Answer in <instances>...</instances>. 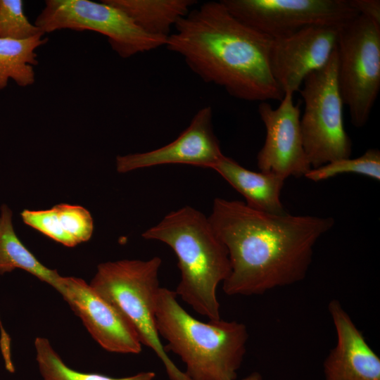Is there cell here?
Here are the masks:
<instances>
[{"label":"cell","mask_w":380,"mask_h":380,"mask_svg":"<svg viewBox=\"0 0 380 380\" xmlns=\"http://www.w3.org/2000/svg\"><path fill=\"white\" fill-rule=\"evenodd\" d=\"M208 220L225 246L228 296H255L303 280L314 247L334 224L331 217L272 214L245 202L217 198Z\"/></svg>","instance_id":"obj_1"},{"label":"cell","mask_w":380,"mask_h":380,"mask_svg":"<svg viewBox=\"0 0 380 380\" xmlns=\"http://www.w3.org/2000/svg\"><path fill=\"white\" fill-rule=\"evenodd\" d=\"M174 27L165 46L205 82L241 100L282 99L270 66L272 39L234 17L220 1L191 9Z\"/></svg>","instance_id":"obj_2"},{"label":"cell","mask_w":380,"mask_h":380,"mask_svg":"<svg viewBox=\"0 0 380 380\" xmlns=\"http://www.w3.org/2000/svg\"><path fill=\"white\" fill-rule=\"evenodd\" d=\"M141 236L165 243L175 253L181 274L177 296L209 320L221 319L217 289L231 266L227 250L208 217L186 205L167 214Z\"/></svg>","instance_id":"obj_3"},{"label":"cell","mask_w":380,"mask_h":380,"mask_svg":"<svg viewBox=\"0 0 380 380\" xmlns=\"http://www.w3.org/2000/svg\"><path fill=\"white\" fill-rule=\"evenodd\" d=\"M156 327L167 344L166 352L179 356L190 380H236L246 352L248 332L237 321L201 322L177 301L175 291L160 287Z\"/></svg>","instance_id":"obj_4"},{"label":"cell","mask_w":380,"mask_h":380,"mask_svg":"<svg viewBox=\"0 0 380 380\" xmlns=\"http://www.w3.org/2000/svg\"><path fill=\"white\" fill-rule=\"evenodd\" d=\"M161 264L158 256L102 262L89 285L132 326L141 344L160 360L170 380H190L168 356L156 327Z\"/></svg>","instance_id":"obj_5"},{"label":"cell","mask_w":380,"mask_h":380,"mask_svg":"<svg viewBox=\"0 0 380 380\" xmlns=\"http://www.w3.org/2000/svg\"><path fill=\"white\" fill-rule=\"evenodd\" d=\"M336 73L351 123L363 127L380 89V25L358 14L338 27Z\"/></svg>","instance_id":"obj_6"},{"label":"cell","mask_w":380,"mask_h":380,"mask_svg":"<svg viewBox=\"0 0 380 380\" xmlns=\"http://www.w3.org/2000/svg\"><path fill=\"white\" fill-rule=\"evenodd\" d=\"M336 65L335 49L328 63L310 73L299 89L304 103L300 120L303 144L312 168L350 158L352 152L344 127Z\"/></svg>","instance_id":"obj_7"},{"label":"cell","mask_w":380,"mask_h":380,"mask_svg":"<svg viewBox=\"0 0 380 380\" xmlns=\"http://www.w3.org/2000/svg\"><path fill=\"white\" fill-rule=\"evenodd\" d=\"M34 24L44 33L63 29L96 32L106 37L111 49L122 58L165 46L167 41L145 33L105 0H47Z\"/></svg>","instance_id":"obj_8"},{"label":"cell","mask_w":380,"mask_h":380,"mask_svg":"<svg viewBox=\"0 0 380 380\" xmlns=\"http://www.w3.org/2000/svg\"><path fill=\"white\" fill-rule=\"evenodd\" d=\"M246 25L277 39L310 26H340L358 15L349 0H221Z\"/></svg>","instance_id":"obj_9"},{"label":"cell","mask_w":380,"mask_h":380,"mask_svg":"<svg viewBox=\"0 0 380 380\" xmlns=\"http://www.w3.org/2000/svg\"><path fill=\"white\" fill-rule=\"evenodd\" d=\"M258 111L266 130L264 144L257 155L258 169L286 179L305 177L312 167L303 144L300 103H294L293 94L284 93L276 108L260 102Z\"/></svg>","instance_id":"obj_10"},{"label":"cell","mask_w":380,"mask_h":380,"mask_svg":"<svg viewBox=\"0 0 380 380\" xmlns=\"http://www.w3.org/2000/svg\"><path fill=\"white\" fill-rule=\"evenodd\" d=\"M339 26L315 25L272 39L270 66L284 93L299 91L304 79L324 67L336 47Z\"/></svg>","instance_id":"obj_11"},{"label":"cell","mask_w":380,"mask_h":380,"mask_svg":"<svg viewBox=\"0 0 380 380\" xmlns=\"http://www.w3.org/2000/svg\"><path fill=\"white\" fill-rule=\"evenodd\" d=\"M61 295L80 318L95 341L105 350L139 354L142 344L127 319L84 280L63 277Z\"/></svg>","instance_id":"obj_12"},{"label":"cell","mask_w":380,"mask_h":380,"mask_svg":"<svg viewBox=\"0 0 380 380\" xmlns=\"http://www.w3.org/2000/svg\"><path fill=\"white\" fill-rule=\"evenodd\" d=\"M224 156L213 127V110L205 106L173 141L154 150L116 157L120 173L167 164L210 168Z\"/></svg>","instance_id":"obj_13"},{"label":"cell","mask_w":380,"mask_h":380,"mask_svg":"<svg viewBox=\"0 0 380 380\" xmlns=\"http://www.w3.org/2000/svg\"><path fill=\"white\" fill-rule=\"evenodd\" d=\"M328 310L336 342L323 363L324 380H380L379 357L341 303L331 300Z\"/></svg>","instance_id":"obj_14"},{"label":"cell","mask_w":380,"mask_h":380,"mask_svg":"<svg viewBox=\"0 0 380 380\" xmlns=\"http://www.w3.org/2000/svg\"><path fill=\"white\" fill-rule=\"evenodd\" d=\"M212 169L245 198L249 207L272 214L286 213L280 198L283 177L250 170L224 155Z\"/></svg>","instance_id":"obj_15"},{"label":"cell","mask_w":380,"mask_h":380,"mask_svg":"<svg viewBox=\"0 0 380 380\" xmlns=\"http://www.w3.org/2000/svg\"><path fill=\"white\" fill-rule=\"evenodd\" d=\"M25 224L67 247L87 241L94 231L90 213L80 205L61 203L50 209L24 210Z\"/></svg>","instance_id":"obj_16"},{"label":"cell","mask_w":380,"mask_h":380,"mask_svg":"<svg viewBox=\"0 0 380 380\" xmlns=\"http://www.w3.org/2000/svg\"><path fill=\"white\" fill-rule=\"evenodd\" d=\"M125 13L145 33L167 38L177 22L196 4L195 0H105Z\"/></svg>","instance_id":"obj_17"},{"label":"cell","mask_w":380,"mask_h":380,"mask_svg":"<svg viewBox=\"0 0 380 380\" xmlns=\"http://www.w3.org/2000/svg\"><path fill=\"white\" fill-rule=\"evenodd\" d=\"M0 210V274L21 269L49 284L61 293L63 277L56 270L44 266L21 242L15 232L13 213L9 207L2 205Z\"/></svg>","instance_id":"obj_18"},{"label":"cell","mask_w":380,"mask_h":380,"mask_svg":"<svg viewBox=\"0 0 380 380\" xmlns=\"http://www.w3.org/2000/svg\"><path fill=\"white\" fill-rule=\"evenodd\" d=\"M47 40L44 34L21 40L0 38V91L9 80L22 87L34 82V66L39 63L36 50Z\"/></svg>","instance_id":"obj_19"},{"label":"cell","mask_w":380,"mask_h":380,"mask_svg":"<svg viewBox=\"0 0 380 380\" xmlns=\"http://www.w3.org/2000/svg\"><path fill=\"white\" fill-rule=\"evenodd\" d=\"M34 344L36 361L43 380H154L156 377V374L151 371L121 378L78 372L63 362L48 338L36 337Z\"/></svg>","instance_id":"obj_20"},{"label":"cell","mask_w":380,"mask_h":380,"mask_svg":"<svg viewBox=\"0 0 380 380\" xmlns=\"http://www.w3.org/2000/svg\"><path fill=\"white\" fill-rule=\"evenodd\" d=\"M346 173L359 174L376 180L380 179V151L369 148L362 156L334 160L317 168H312L305 177L320 182Z\"/></svg>","instance_id":"obj_21"},{"label":"cell","mask_w":380,"mask_h":380,"mask_svg":"<svg viewBox=\"0 0 380 380\" xmlns=\"http://www.w3.org/2000/svg\"><path fill=\"white\" fill-rule=\"evenodd\" d=\"M45 34L24 12L22 0H0V38L26 39Z\"/></svg>","instance_id":"obj_22"},{"label":"cell","mask_w":380,"mask_h":380,"mask_svg":"<svg viewBox=\"0 0 380 380\" xmlns=\"http://www.w3.org/2000/svg\"><path fill=\"white\" fill-rule=\"evenodd\" d=\"M349 2L358 14L380 25L379 0H349Z\"/></svg>","instance_id":"obj_23"},{"label":"cell","mask_w":380,"mask_h":380,"mask_svg":"<svg viewBox=\"0 0 380 380\" xmlns=\"http://www.w3.org/2000/svg\"><path fill=\"white\" fill-rule=\"evenodd\" d=\"M241 380H263V378L262 375L260 374V373L258 372H253L251 373L249 375L243 378Z\"/></svg>","instance_id":"obj_24"},{"label":"cell","mask_w":380,"mask_h":380,"mask_svg":"<svg viewBox=\"0 0 380 380\" xmlns=\"http://www.w3.org/2000/svg\"><path fill=\"white\" fill-rule=\"evenodd\" d=\"M0 326H2L1 319H0Z\"/></svg>","instance_id":"obj_25"}]
</instances>
